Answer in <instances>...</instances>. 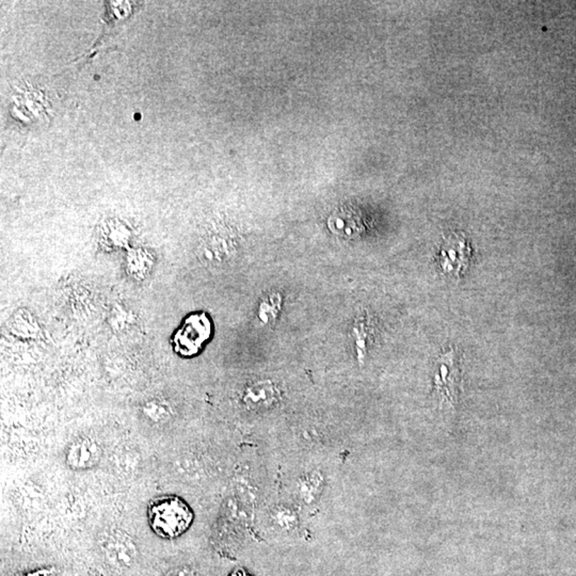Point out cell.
<instances>
[{"instance_id": "6da1fadb", "label": "cell", "mask_w": 576, "mask_h": 576, "mask_svg": "<svg viewBox=\"0 0 576 576\" xmlns=\"http://www.w3.org/2000/svg\"><path fill=\"white\" fill-rule=\"evenodd\" d=\"M148 523L156 535L173 539L183 535L194 521V513L179 496L165 495L155 498L148 505Z\"/></svg>"}, {"instance_id": "7a4b0ae2", "label": "cell", "mask_w": 576, "mask_h": 576, "mask_svg": "<svg viewBox=\"0 0 576 576\" xmlns=\"http://www.w3.org/2000/svg\"><path fill=\"white\" fill-rule=\"evenodd\" d=\"M461 383L460 362L456 351L443 353L437 360L435 389L441 406L452 405L459 395Z\"/></svg>"}, {"instance_id": "3957f363", "label": "cell", "mask_w": 576, "mask_h": 576, "mask_svg": "<svg viewBox=\"0 0 576 576\" xmlns=\"http://www.w3.org/2000/svg\"><path fill=\"white\" fill-rule=\"evenodd\" d=\"M211 334V322L205 314L189 316L175 334V351L183 357L196 355Z\"/></svg>"}, {"instance_id": "277c9868", "label": "cell", "mask_w": 576, "mask_h": 576, "mask_svg": "<svg viewBox=\"0 0 576 576\" xmlns=\"http://www.w3.org/2000/svg\"><path fill=\"white\" fill-rule=\"evenodd\" d=\"M100 550L108 563L118 569L131 567L138 555L135 542L127 533L119 529L105 533L100 539Z\"/></svg>"}, {"instance_id": "5b68a950", "label": "cell", "mask_w": 576, "mask_h": 576, "mask_svg": "<svg viewBox=\"0 0 576 576\" xmlns=\"http://www.w3.org/2000/svg\"><path fill=\"white\" fill-rule=\"evenodd\" d=\"M470 247L460 235H450L441 249V267L449 276H462L470 264Z\"/></svg>"}, {"instance_id": "8992f818", "label": "cell", "mask_w": 576, "mask_h": 576, "mask_svg": "<svg viewBox=\"0 0 576 576\" xmlns=\"http://www.w3.org/2000/svg\"><path fill=\"white\" fill-rule=\"evenodd\" d=\"M102 454V447L98 442L81 437L66 448V464L72 470H90L100 462Z\"/></svg>"}, {"instance_id": "52a82bcc", "label": "cell", "mask_w": 576, "mask_h": 576, "mask_svg": "<svg viewBox=\"0 0 576 576\" xmlns=\"http://www.w3.org/2000/svg\"><path fill=\"white\" fill-rule=\"evenodd\" d=\"M278 389L270 381H259L249 385L242 396L245 405L251 409H266L278 399Z\"/></svg>"}, {"instance_id": "ba28073f", "label": "cell", "mask_w": 576, "mask_h": 576, "mask_svg": "<svg viewBox=\"0 0 576 576\" xmlns=\"http://www.w3.org/2000/svg\"><path fill=\"white\" fill-rule=\"evenodd\" d=\"M322 477L319 474H311L305 476L299 483V494L305 502H311L319 495L322 490Z\"/></svg>"}, {"instance_id": "9c48e42d", "label": "cell", "mask_w": 576, "mask_h": 576, "mask_svg": "<svg viewBox=\"0 0 576 576\" xmlns=\"http://www.w3.org/2000/svg\"><path fill=\"white\" fill-rule=\"evenodd\" d=\"M143 411L144 414L154 422H161V421L165 420L167 418V414H169L167 406L163 402L158 401V400L148 402L144 406Z\"/></svg>"}, {"instance_id": "30bf717a", "label": "cell", "mask_w": 576, "mask_h": 576, "mask_svg": "<svg viewBox=\"0 0 576 576\" xmlns=\"http://www.w3.org/2000/svg\"><path fill=\"white\" fill-rule=\"evenodd\" d=\"M274 522L282 529H290L296 527L297 515L288 509H280L274 515Z\"/></svg>"}, {"instance_id": "8fae6325", "label": "cell", "mask_w": 576, "mask_h": 576, "mask_svg": "<svg viewBox=\"0 0 576 576\" xmlns=\"http://www.w3.org/2000/svg\"><path fill=\"white\" fill-rule=\"evenodd\" d=\"M165 576H194V574L187 568H175L165 573Z\"/></svg>"}]
</instances>
